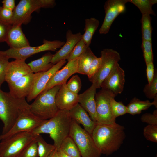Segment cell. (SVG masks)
Here are the masks:
<instances>
[{
  "label": "cell",
  "instance_id": "38",
  "mask_svg": "<svg viewBox=\"0 0 157 157\" xmlns=\"http://www.w3.org/2000/svg\"><path fill=\"white\" fill-rule=\"evenodd\" d=\"M9 59L0 51V88L5 81L6 69L9 62Z\"/></svg>",
  "mask_w": 157,
  "mask_h": 157
},
{
  "label": "cell",
  "instance_id": "15",
  "mask_svg": "<svg viewBox=\"0 0 157 157\" xmlns=\"http://www.w3.org/2000/svg\"><path fill=\"white\" fill-rule=\"evenodd\" d=\"M79 58V57L68 61L62 69L57 71L49 80L42 92L57 85L66 83L67 81L70 76L77 73Z\"/></svg>",
  "mask_w": 157,
  "mask_h": 157
},
{
  "label": "cell",
  "instance_id": "46",
  "mask_svg": "<svg viewBox=\"0 0 157 157\" xmlns=\"http://www.w3.org/2000/svg\"><path fill=\"white\" fill-rule=\"evenodd\" d=\"M48 157H59L58 155L56 148L51 153Z\"/></svg>",
  "mask_w": 157,
  "mask_h": 157
},
{
  "label": "cell",
  "instance_id": "42",
  "mask_svg": "<svg viewBox=\"0 0 157 157\" xmlns=\"http://www.w3.org/2000/svg\"><path fill=\"white\" fill-rule=\"evenodd\" d=\"M13 11L11 10L1 6L0 7V20L11 24L13 15Z\"/></svg>",
  "mask_w": 157,
  "mask_h": 157
},
{
  "label": "cell",
  "instance_id": "25",
  "mask_svg": "<svg viewBox=\"0 0 157 157\" xmlns=\"http://www.w3.org/2000/svg\"><path fill=\"white\" fill-rule=\"evenodd\" d=\"M89 47L79 57L77 73L87 75L91 63L96 57Z\"/></svg>",
  "mask_w": 157,
  "mask_h": 157
},
{
  "label": "cell",
  "instance_id": "6",
  "mask_svg": "<svg viewBox=\"0 0 157 157\" xmlns=\"http://www.w3.org/2000/svg\"><path fill=\"white\" fill-rule=\"evenodd\" d=\"M56 5L54 0H21L13 11L11 24H26L30 22L33 12L41 8H52Z\"/></svg>",
  "mask_w": 157,
  "mask_h": 157
},
{
  "label": "cell",
  "instance_id": "33",
  "mask_svg": "<svg viewBox=\"0 0 157 157\" xmlns=\"http://www.w3.org/2000/svg\"><path fill=\"white\" fill-rule=\"evenodd\" d=\"M88 47L82 38L73 48L67 59L68 61L80 57Z\"/></svg>",
  "mask_w": 157,
  "mask_h": 157
},
{
  "label": "cell",
  "instance_id": "24",
  "mask_svg": "<svg viewBox=\"0 0 157 157\" xmlns=\"http://www.w3.org/2000/svg\"><path fill=\"white\" fill-rule=\"evenodd\" d=\"M153 105H154L153 102H151L148 100L142 101L134 97L126 106L127 113L132 115L139 114L142 111L147 110Z\"/></svg>",
  "mask_w": 157,
  "mask_h": 157
},
{
  "label": "cell",
  "instance_id": "39",
  "mask_svg": "<svg viewBox=\"0 0 157 157\" xmlns=\"http://www.w3.org/2000/svg\"><path fill=\"white\" fill-rule=\"evenodd\" d=\"M101 63L100 57L96 56L92 60L87 74L89 79L92 77L99 71Z\"/></svg>",
  "mask_w": 157,
  "mask_h": 157
},
{
  "label": "cell",
  "instance_id": "23",
  "mask_svg": "<svg viewBox=\"0 0 157 157\" xmlns=\"http://www.w3.org/2000/svg\"><path fill=\"white\" fill-rule=\"evenodd\" d=\"M53 56L49 52L40 58L31 61L28 65L33 73L47 71L54 65L51 63Z\"/></svg>",
  "mask_w": 157,
  "mask_h": 157
},
{
  "label": "cell",
  "instance_id": "45",
  "mask_svg": "<svg viewBox=\"0 0 157 157\" xmlns=\"http://www.w3.org/2000/svg\"><path fill=\"white\" fill-rule=\"evenodd\" d=\"M56 149L57 152L59 157H72L63 152L60 148Z\"/></svg>",
  "mask_w": 157,
  "mask_h": 157
},
{
  "label": "cell",
  "instance_id": "34",
  "mask_svg": "<svg viewBox=\"0 0 157 157\" xmlns=\"http://www.w3.org/2000/svg\"><path fill=\"white\" fill-rule=\"evenodd\" d=\"M142 47L146 65L153 62L151 41L142 40Z\"/></svg>",
  "mask_w": 157,
  "mask_h": 157
},
{
  "label": "cell",
  "instance_id": "3",
  "mask_svg": "<svg viewBox=\"0 0 157 157\" xmlns=\"http://www.w3.org/2000/svg\"><path fill=\"white\" fill-rule=\"evenodd\" d=\"M30 104L25 99H19L9 92L2 91L0 88V119L3 124L1 135L13 126L21 111L29 107Z\"/></svg>",
  "mask_w": 157,
  "mask_h": 157
},
{
  "label": "cell",
  "instance_id": "40",
  "mask_svg": "<svg viewBox=\"0 0 157 157\" xmlns=\"http://www.w3.org/2000/svg\"><path fill=\"white\" fill-rule=\"evenodd\" d=\"M140 119L142 122L149 125H157V109L154 110L152 114L150 113L144 114L141 116Z\"/></svg>",
  "mask_w": 157,
  "mask_h": 157
},
{
  "label": "cell",
  "instance_id": "43",
  "mask_svg": "<svg viewBox=\"0 0 157 157\" xmlns=\"http://www.w3.org/2000/svg\"><path fill=\"white\" fill-rule=\"evenodd\" d=\"M146 65V75L148 84H150L153 79L154 69L153 62L150 63Z\"/></svg>",
  "mask_w": 157,
  "mask_h": 157
},
{
  "label": "cell",
  "instance_id": "31",
  "mask_svg": "<svg viewBox=\"0 0 157 157\" xmlns=\"http://www.w3.org/2000/svg\"><path fill=\"white\" fill-rule=\"evenodd\" d=\"M146 97L149 99H154L157 96V71L154 70V74L151 83L146 84L143 89Z\"/></svg>",
  "mask_w": 157,
  "mask_h": 157
},
{
  "label": "cell",
  "instance_id": "36",
  "mask_svg": "<svg viewBox=\"0 0 157 157\" xmlns=\"http://www.w3.org/2000/svg\"><path fill=\"white\" fill-rule=\"evenodd\" d=\"M143 135L148 140L157 142V125H149L143 129Z\"/></svg>",
  "mask_w": 157,
  "mask_h": 157
},
{
  "label": "cell",
  "instance_id": "47",
  "mask_svg": "<svg viewBox=\"0 0 157 157\" xmlns=\"http://www.w3.org/2000/svg\"><path fill=\"white\" fill-rule=\"evenodd\" d=\"M0 7H1V6H0Z\"/></svg>",
  "mask_w": 157,
  "mask_h": 157
},
{
  "label": "cell",
  "instance_id": "32",
  "mask_svg": "<svg viewBox=\"0 0 157 157\" xmlns=\"http://www.w3.org/2000/svg\"><path fill=\"white\" fill-rule=\"evenodd\" d=\"M112 97L111 100V106L114 118L124 115L127 113L126 106L121 101L118 102Z\"/></svg>",
  "mask_w": 157,
  "mask_h": 157
},
{
  "label": "cell",
  "instance_id": "18",
  "mask_svg": "<svg viewBox=\"0 0 157 157\" xmlns=\"http://www.w3.org/2000/svg\"><path fill=\"white\" fill-rule=\"evenodd\" d=\"M25 60L17 59L9 62L5 76V81L8 84L32 72L28 64L26 63Z\"/></svg>",
  "mask_w": 157,
  "mask_h": 157
},
{
  "label": "cell",
  "instance_id": "1",
  "mask_svg": "<svg viewBox=\"0 0 157 157\" xmlns=\"http://www.w3.org/2000/svg\"><path fill=\"white\" fill-rule=\"evenodd\" d=\"M124 129L115 122L97 124L92 136L101 154L108 155L119 149L126 137Z\"/></svg>",
  "mask_w": 157,
  "mask_h": 157
},
{
  "label": "cell",
  "instance_id": "10",
  "mask_svg": "<svg viewBox=\"0 0 157 157\" xmlns=\"http://www.w3.org/2000/svg\"><path fill=\"white\" fill-rule=\"evenodd\" d=\"M46 120L41 119L31 111L29 107L22 110L15 123L6 133L0 135V140L13 135L23 132L31 131L45 122Z\"/></svg>",
  "mask_w": 157,
  "mask_h": 157
},
{
  "label": "cell",
  "instance_id": "22",
  "mask_svg": "<svg viewBox=\"0 0 157 157\" xmlns=\"http://www.w3.org/2000/svg\"><path fill=\"white\" fill-rule=\"evenodd\" d=\"M6 42L10 48L13 49H20L30 46L23 32L21 25H12Z\"/></svg>",
  "mask_w": 157,
  "mask_h": 157
},
{
  "label": "cell",
  "instance_id": "4",
  "mask_svg": "<svg viewBox=\"0 0 157 157\" xmlns=\"http://www.w3.org/2000/svg\"><path fill=\"white\" fill-rule=\"evenodd\" d=\"M61 85H57L41 93L30 104L31 111L35 115L43 120L53 117L59 110L56 105V94Z\"/></svg>",
  "mask_w": 157,
  "mask_h": 157
},
{
  "label": "cell",
  "instance_id": "44",
  "mask_svg": "<svg viewBox=\"0 0 157 157\" xmlns=\"http://www.w3.org/2000/svg\"><path fill=\"white\" fill-rule=\"evenodd\" d=\"M3 7L13 10L15 8V3L14 0H4L2 1Z\"/></svg>",
  "mask_w": 157,
  "mask_h": 157
},
{
  "label": "cell",
  "instance_id": "20",
  "mask_svg": "<svg viewBox=\"0 0 157 157\" xmlns=\"http://www.w3.org/2000/svg\"><path fill=\"white\" fill-rule=\"evenodd\" d=\"M97 88L95 85H92L83 93L78 94V103L88 112L93 121H96L95 95Z\"/></svg>",
  "mask_w": 157,
  "mask_h": 157
},
{
  "label": "cell",
  "instance_id": "26",
  "mask_svg": "<svg viewBox=\"0 0 157 157\" xmlns=\"http://www.w3.org/2000/svg\"><path fill=\"white\" fill-rule=\"evenodd\" d=\"M99 24V21L94 17L86 19L85 20V32L82 35V38L89 47L92 37Z\"/></svg>",
  "mask_w": 157,
  "mask_h": 157
},
{
  "label": "cell",
  "instance_id": "37",
  "mask_svg": "<svg viewBox=\"0 0 157 157\" xmlns=\"http://www.w3.org/2000/svg\"><path fill=\"white\" fill-rule=\"evenodd\" d=\"M66 85L70 91L78 94L81 87V82L80 77L77 75L73 76L66 83Z\"/></svg>",
  "mask_w": 157,
  "mask_h": 157
},
{
  "label": "cell",
  "instance_id": "9",
  "mask_svg": "<svg viewBox=\"0 0 157 157\" xmlns=\"http://www.w3.org/2000/svg\"><path fill=\"white\" fill-rule=\"evenodd\" d=\"M101 63L97 73L89 81L96 86L101 88L102 83L121 60L117 51L111 49H105L101 52Z\"/></svg>",
  "mask_w": 157,
  "mask_h": 157
},
{
  "label": "cell",
  "instance_id": "11",
  "mask_svg": "<svg viewBox=\"0 0 157 157\" xmlns=\"http://www.w3.org/2000/svg\"><path fill=\"white\" fill-rule=\"evenodd\" d=\"M115 97L101 89L95 95L96 121L97 124H108L115 122L113 114L111 100Z\"/></svg>",
  "mask_w": 157,
  "mask_h": 157
},
{
  "label": "cell",
  "instance_id": "30",
  "mask_svg": "<svg viewBox=\"0 0 157 157\" xmlns=\"http://www.w3.org/2000/svg\"><path fill=\"white\" fill-rule=\"evenodd\" d=\"M151 20L150 15H142L141 23L142 40L152 41Z\"/></svg>",
  "mask_w": 157,
  "mask_h": 157
},
{
  "label": "cell",
  "instance_id": "8",
  "mask_svg": "<svg viewBox=\"0 0 157 157\" xmlns=\"http://www.w3.org/2000/svg\"><path fill=\"white\" fill-rule=\"evenodd\" d=\"M65 42L59 40L49 41L44 39L43 44L36 47L28 46L20 49L9 48L2 53L9 59H21L26 60L31 56L46 51H55L61 48Z\"/></svg>",
  "mask_w": 157,
  "mask_h": 157
},
{
  "label": "cell",
  "instance_id": "14",
  "mask_svg": "<svg viewBox=\"0 0 157 157\" xmlns=\"http://www.w3.org/2000/svg\"><path fill=\"white\" fill-rule=\"evenodd\" d=\"M125 82L124 71L118 63L104 80L101 87L115 97L123 92Z\"/></svg>",
  "mask_w": 157,
  "mask_h": 157
},
{
  "label": "cell",
  "instance_id": "27",
  "mask_svg": "<svg viewBox=\"0 0 157 157\" xmlns=\"http://www.w3.org/2000/svg\"><path fill=\"white\" fill-rule=\"evenodd\" d=\"M60 148L72 157H81L76 145L69 135L63 140Z\"/></svg>",
  "mask_w": 157,
  "mask_h": 157
},
{
  "label": "cell",
  "instance_id": "29",
  "mask_svg": "<svg viewBox=\"0 0 157 157\" xmlns=\"http://www.w3.org/2000/svg\"><path fill=\"white\" fill-rule=\"evenodd\" d=\"M37 144L38 157H48L56 148L53 145L47 143L40 135L36 139Z\"/></svg>",
  "mask_w": 157,
  "mask_h": 157
},
{
  "label": "cell",
  "instance_id": "19",
  "mask_svg": "<svg viewBox=\"0 0 157 157\" xmlns=\"http://www.w3.org/2000/svg\"><path fill=\"white\" fill-rule=\"evenodd\" d=\"M55 99L59 110L69 111L78 103V94L70 91L64 83L57 92Z\"/></svg>",
  "mask_w": 157,
  "mask_h": 157
},
{
  "label": "cell",
  "instance_id": "35",
  "mask_svg": "<svg viewBox=\"0 0 157 157\" xmlns=\"http://www.w3.org/2000/svg\"><path fill=\"white\" fill-rule=\"evenodd\" d=\"M18 157H38L36 139L25 148Z\"/></svg>",
  "mask_w": 157,
  "mask_h": 157
},
{
  "label": "cell",
  "instance_id": "17",
  "mask_svg": "<svg viewBox=\"0 0 157 157\" xmlns=\"http://www.w3.org/2000/svg\"><path fill=\"white\" fill-rule=\"evenodd\" d=\"M66 42L54 54L51 63L54 65L59 61L67 59L75 46L81 40L82 35L80 32L74 34L71 30H68L66 33Z\"/></svg>",
  "mask_w": 157,
  "mask_h": 157
},
{
  "label": "cell",
  "instance_id": "16",
  "mask_svg": "<svg viewBox=\"0 0 157 157\" xmlns=\"http://www.w3.org/2000/svg\"><path fill=\"white\" fill-rule=\"evenodd\" d=\"M34 73H29L15 81L8 84L9 92L15 97L25 99L31 91L33 80Z\"/></svg>",
  "mask_w": 157,
  "mask_h": 157
},
{
  "label": "cell",
  "instance_id": "41",
  "mask_svg": "<svg viewBox=\"0 0 157 157\" xmlns=\"http://www.w3.org/2000/svg\"><path fill=\"white\" fill-rule=\"evenodd\" d=\"M12 24L0 20V42L6 41Z\"/></svg>",
  "mask_w": 157,
  "mask_h": 157
},
{
  "label": "cell",
  "instance_id": "7",
  "mask_svg": "<svg viewBox=\"0 0 157 157\" xmlns=\"http://www.w3.org/2000/svg\"><path fill=\"white\" fill-rule=\"evenodd\" d=\"M69 135L76 145L81 157H100L101 154L92 135L72 119Z\"/></svg>",
  "mask_w": 157,
  "mask_h": 157
},
{
  "label": "cell",
  "instance_id": "5",
  "mask_svg": "<svg viewBox=\"0 0 157 157\" xmlns=\"http://www.w3.org/2000/svg\"><path fill=\"white\" fill-rule=\"evenodd\" d=\"M38 135L31 131L23 132L1 140L0 157H18Z\"/></svg>",
  "mask_w": 157,
  "mask_h": 157
},
{
  "label": "cell",
  "instance_id": "28",
  "mask_svg": "<svg viewBox=\"0 0 157 157\" xmlns=\"http://www.w3.org/2000/svg\"><path fill=\"white\" fill-rule=\"evenodd\" d=\"M129 2L135 6L139 9L142 15H155L152 6L157 3L156 0H129Z\"/></svg>",
  "mask_w": 157,
  "mask_h": 157
},
{
  "label": "cell",
  "instance_id": "12",
  "mask_svg": "<svg viewBox=\"0 0 157 157\" xmlns=\"http://www.w3.org/2000/svg\"><path fill=\"white\" fill-rule=\"evenodd\" d=\"M66 63V60H61L47 71L34 73L32 88L30 93L26 97L28 102L35 99L43 91L51 78Z\"/></svg>",
  "mask_w": 157,
  "mask_h": 157
},
{
  "label": "cell",
  "instance_id": "21",
  "mask_svg": "<svg viewBox=\"0 0 157 157\" xmlns=\"http://www.w3.org/2000/svg\"><path fill=\"white\" fill-rule=\"evenodd\" d=\"M72 119L78 124H81L84 129L92 135L97 123L92 120L87 112L78 103L69 111Z\"/></svg>",
  "mask_w": 157,
  "mask_h": 157
},
{
  "label": "cell",
  "instance_id": "2",
  "mask_svg": "<svg viewBox=\"0 0 157 157\" xmlns=\"http://www.w3.org/2000/svg\"><path fill=\"white\" fill-rule=\"evenodd\" d=\"M72 120L69 111L59 110L53 117L31 132L37 135L49 134L54 141L53 145L58 149L63 140L69 136Z\"/></svg>",
  "mask_w": 157,
  "mask_h": 157
},
{
  "label": "cell",
  "instance_id": "13",
  "mask_svg": "<svg viewBox=\"0 0 157 157\" xmlns=\"http://www.w3.org/2000/svg\"><path fill=\"white\" fill-rule=\"evenodd\" d=\"M129 0H107L104 8L105 16L99 30L100 34H106L109 31L113 22L116 18L125 10V5Z\"/></svg>",
  "mask_w": 157,
  "mask_h": 157
}]
</instances>
